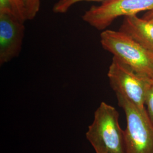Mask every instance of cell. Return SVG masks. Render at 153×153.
I'll return each mask as SVG.
<instances>
[{"instance_id":"1","label":"cell","mask_w":153,"mask_h":153,"mask_svg":"<svg viewBox=\"0 0 153 153\" xmlns=\"http://www.w3.org/2000/svg\"><path fill=\"white\" fill-rule=\"evenodd\" d=\"M119 114L112 105L101 102L95 111L86 137L95 152L126 153L124 131L119 123Z\"/></svg>"},{"instance_id":"2","label":"cell","mask_w":153,"mask_h":153,"mask_svg":"<svg viewBox=\"0 0 153 153\" xmlns=\"http://www.w3.org/2000/svg\"><path fill=\"white\" fill-rule=\"evenodd\" d=\"M126 120V153H153V123L146 108H141L124 95L115 93Z\"/></svg>"},{"instance_id":"3","label":"cell","mask_w":153,"mask_h":153,"mask_svg":"<svg viewBox=\"0 0 153 153\" xmlns=\"http://www.w3.org/2000/svg\"><path fill=\"white\" fill-rule=\"evenodd\" d=\"M100 44L114 57L153 78V53L125 33L105 30L100 34Z\"/></svg>"},{"instance_id":"4","label":"cell","mask_w":153,"mask_h":153,"mask_svg":"<svg viewBox=\"0 0 153 153\" xmlns=\"http://www.w3.org/2000/svg\"><path fill=\"white\" fill-rule=\"evenodd\" d=\"M111 88L115 93L124 95L141 108L145 101L153 78L113 57L107 73Z\"/></svg>"},{"instance_id":"5","label":"cell","mask_w":153,"mask_h":153,"mask_svg":"<svg viewBox=\"0 0 153 153\" xmlns=\"http://www.w3.org/2000/svg\"><path fill=\"white\" fill-rule=\"evenodd\" d=\"M152 10L153 0H106L100 5L92 6L82 18L92 27L103 31L119 17Z\"/></svg>"},{"instance_id":"6","label":"cell","mask_w":153,"mask_h":153,"mask_svg":"<svg viewBox=\"0 0 153 153\" xmlns=\"http://www.w3.org/2000/svg\"><path fill=\"white\" fill-rule=\"evenodd\" d=\"M25 23L12 12L0 13V65L19 56L25 36Z\"/></svg>"},{"instance_id":"7","label":"cell","mask_w":153,"mask_h":153,"mask_svg":"<svg viewBox=\"0 0 153 153\" xmlns=\"http://www.w3.org/2000/svg\"><path fill=\"white\" fill-rule=\"evenodd\" d=\"M119 30L153 53V17L140 18L137 15L125 16Z\"/></svg>"},{"instance_id":"8","label":"cell","mask_w":153,"mask_h":153,"mask_svg":"<svg viewBox=\"0 0 153 153\" xmlns=\"http://www.w3.org/2000/svg\"><path fill=\"white\" fill-rule=\"evenodd\" d=\"M106 0H58L52 7V11L56 14H65L74 5L82 1H105Z\"/></svg>"},{"instance_id":"9","label":"cell","mask_w":153,"mask_h":153,"mask_svg":"<svg viewBox=\"0 0 153 153\" xmlns=\"http://www.w3.org/2000/svg\"><path fill=\"white\" fill-rule=\"evenodd\" d=\"M27 20H32L36 16L40 7L41 0H22Z\"/></svg>"},{"instance_id":"10","label":"cell","mask_w":153,"mask_h":153,"mask_svg":"<svg viewBox=\"0 0 153 153\" xmlns=\"http://www.w3.org/2000/svg\"><path fill=\"white\" fill-rule=\"evenodd\" d=\"M13 11L16 18L21 22L27 21L26 10L22 0H10Z\"/></svg>"},{"instance_id":"11","label":"cell","mask_w":153,"mask_h":153,"mask_svg":"<svg viewBox=\"0 0 153 153\" xmlns=\"http://www.w3.org/2000/svg\"><path fill=\"white\" fill-rule=\"evenodd\" d=\"M145 105L146 106L148 115L153 123V77L152 82L147 93Z\"/></svg>"},{"instance_id":"12","label":"cell","mask_w":153,"mask_h":153,"mask_svg":"<svg viewBox=\"0 0 153 153\" xmlns=\"http://www.w3.org/2000/svg\"><path fill=\"white\" fill-rule=\"evenodd\" d=\"M5 12L13 13L10 0H0V13Z\"/></svg>"},{"instance_id":"13","label":"cell","mask_w":153,"mask_h":153,"mask_svg":"<svg viewBox=\"0 0 153 153\" xmlns=\"http://www.w3.org/2000/svg\"><path fill=\"white\" fill-rule=\"evenodd\" d=\"M152 17H153V10L148 11V13H146L145 14V16H144V18H152Z\"/></svg>"},{"instance_id":"14","label":"cell","mask_w":153,"mask_h":153,"mask_svg":"<svg viewBox=\"0 0 153 153\" xmlns=\"http://www.w3.org/2000/svg\"><path fill=\"white\" fill-rule=\"evenodd\" d=\"M96 153H108L104 151H97V152H95Z\"/></svg>"}]
</instances>
